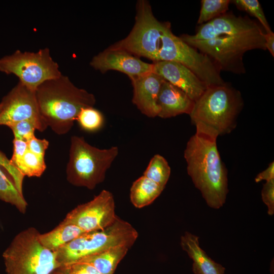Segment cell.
Returning <instances> with one entry per match:
<instances>
[{
	"mask_svg": "<svg viewBox=\"0 0 274 274\" xmlns=\"http://www.w3.org/2000/svg\"><path fill=\"white\" fill-rule=\"evenodd\" d=\"M51 274H62L61 273V269H60V267L59 268H58V269H57L56 270H55V271H54Z\"/></svg>",
	"mask_w": 274,
	"mask_h": 274,
	"instance_id": "836d02e7",
	"label": "cell"
},
{
	"mask_svg": "<svg viewBox=\"0 0 274 274\" xmlns=\"http://www.w3.org/2000/svg\"><path fill=\"white\" fill-rule=\"evenodd\" d=\"M0 72L15 75L20 83L35 91L44 82L62 75L47 47L37 52L17 50L1 57Z\"/></svg>",
	"mask_w": 274,
	"mask_h": 274,
	"instance_id": "9c48e42d",
	"label": "cell"
},
{
	"mask_svg": "<svg viewBox=\"0 0 274 274\" xmlns=\"http://www.w3.org/2000/svg\"><path fill=\"white\" fill-rule=\"evenodd\" d=\"M153 64L154 73L181 89L194 101L208 87L192 71L180 63L164 61Z\"/></svg>",
	"mask_w": 274,
	"mask_h": 274,
	"instance_id": "4fadbf2b",
	"label": "cell"
},
{
	"mask_svg": "<svg viewBox=\"0 0 274 274\" xmlns=\"http://www.w3.org/2000/svg\"><path fill=\"white\" fill-rule=\"evenodd\" d=\"M95 70L105 73L110 70L127 75L131 79L153 72V63H148L127 51L111 46L95 55L90 62Z\"/></svg>",
	"mask_w": 274,
	"mask_h": 274,
	"instance_id": "7c38bea8",
	"label": "cell"
},
{
	"mask_svg": "<svg viewBox=\"0 0 274 274\" xmlns=\"http://www.w3.org/2000/svg\"><path fill=\"white\" fill-rule=\"evenodd\" d=\"M118 153L117 146L99 149L88 144L83 137L72 136L66 168L67 181L74 186L93 190L105 180Z\"/></svg>",
	"mask_w": 274,
	"mask_h": 274,
	"instance_id": "52a82bcc",
	"label": "cell"
},
{
	"mask_svg": "<svg viewBox=\"0 0 274 274\" xmlns=\"http://www.w3.org/2000/svg\"><path fill=\"white\" fill-rule=\"evenodd\" d=\"M199 237L185 232L181 237L182 249L193 261L192 271L194 274H224L225 268L211 258L200 248Z\"/></svg>",
	"mask_w": 274,
	"mask_h": 274,
	"instance_id": "2e32d148",
	"label": "cell"
},
{
	"mask_svg": "<svg viewBox=\"0 0 274 274\" xmlns=\"http://www.w3.org/2000/svg\"><path fill=\"white\" fill-rule=\"evenodd\" d=\"M0 165L12 178L19 192L23 194V182L24 176L0 150Z\"/></svg>",
	"mask_w": 274,
	"mask_h": 274,
	"instance_id": "484cf974",
	"label": "cell"
},
{
	"mask_svg": "<svg viewBox=\"0 0 274 274\" xmlns=\"http://www.w3.org/2000/svg\"><path fill=\"white\" fill-rule=\"evenodd\" d=\"M274 179V162H271L268 166L263 171L259 173L255 179L256 183L262 180L266 182Z\"/></svg>",
	"mask_w": 274,
	"mask_h": 274,
	"instance_id": "1f68e13d",
	"label": "cell"
},
{
	"mask_svg": "<svg viewBox=\"0 0 274 274\" xmlns=\"http://www.w3.org/2000/svg\"><path fill=\"white\" fill-rule=\"evenodd\" d=\"M13 144V154L10 160L11 162L16 166L28 150V147L26 142L19 139L14 138Z\"/></svg>",
	"mask_w": 274,
	"mask_h": 274,
	"instance_id": "f546056e",
	"label": "cell"
},
{
	"mask_svg": "<svg viewBox=\"0 0 274 274\" xmlns=\"http://www.w3.org/2000/svg\"><path fill=\"white\" fill-rule=\"evenodd\" d=\"M230 3L229 0H202L197 24H204L226 13Z\"/></svg>",
	"mask_w": 274,
	"mask_h": 274,
	"instance_id": "cb8c5ba5",
	"label": "cell"
},
{
	"mask_svg": "<svg viewBox=\"0 0 274 274\" xmlns=\"http://www.w3.org/2000/svg\"><path fill=\"white\" fill-rule=\"evenodd\" d=\"M35 93L41 119L58 135L70 131L81 109L96 102L93 94L76 86L62 74L41 84Z\"/></svg>",
	"mask_w": 274,
	"mask_h": 274,
	"instance_id": "277c9868",
	"label": "cell"
},
{
	"mask_svg": "<svg viewBox=\"0 0 274 274\" xmlns=\"http://www.w3.org/2000/svg\"><path fill=\"white\" fill-rule=\"evenodd\" d=\"M196 132L187 143L184 156L187 171L208 206L219 209L228 192L227 170L217 145L218 134L197 125Z\"/></svg>",
	"mask_w": 274,
	"mask_h": 274,
	"instance_id": "3957f363",
	"label": "cell"
},
{
	"mask_svg": "<svg viewBox=\"0 0 274 274\" xmlns=\"http://www.w3.org/2000/svg\"><path fill=\"white\" fill-rule=\"evenodd\" d=\"M265 33L257 21L227 12L198 25L194 35L183 34L180 38L209 58L220 72L242 74L246 72L245 53L266 50Z\"/></svg>",
	"mask_w": 274,
	"mask_h": 274,
	"instance_id": "7a4b0ae2",
	"label": "cell"
},
{
	"mask_svg": "<svg viewBox=\"0 0 274 274\" xmlns=\"http://www.w3.org/2000/svg\"><path fill=\"white\" fill-rule=\"evenodd\" d=\"M138 236L130 224L118 218L106 228L85 232L58 249L55 251L57 259L61 266L73 264L113 247L130 248Z\"/></svg>",
	"mask_w": 274,
	"mask_h": 274,
	"instance_id": "ba28073f",
	"label": "cell"
},
{
	"mask_svg": "<svg viewBox=\"0 0 274 274\" xmlns=\"http://www.w3.org/2000/svg\"><path fill=\"white\" fill-rule=\"evenodd\" d=\"M76 121L80 127L88 132H96L104 126L105 119L101 112L93 108H83L79 112Z\"/></svg>",
	"mask_w": 274,
	"mask_h": 274,
	"instance_id": "603a6c76",
	"label": "cell"
},
{
	"mask_svg": "<svg viewBox=\"0 0 274 274\" xmlns=\"http://www.w3.org/2000/svg\"><path fill=\"white\" fill-rule=\"evenodd\" d=\"M85 232L77 226L62 221L52 230L40 233L39 238L45 247L55 252Z\"/></svg>",
	"mask_w": 274,
	"mask_h": 274,
	"instance_id": "ac0fdd59",
	"label": "cell"
},
{
	"mask_svg": "<svg viewBox=\"0 0 274 274\" xmlns=\"http://www.w3.org/2000/svg\"><path fill=\"white\" fill-rule=\"evenodd\" d=\"M118 218L115 214L113 195L109 191L103 190L91 200L70 211L63 221L88 232L103 230L114 223Z\"/></svg>",
	"mask_w": 274,
	"mask_h": 274,
	"instance_id": "30bf717a",
	"label": "cell"
},
{
	"mask_svg": "<svg viewBox=\"0 0 274 274\" xmlns=\"http://www.w3.org/2000/svg\"><path fill=\"white\" fill-rule=\"evenodd\" d=\"M129 249L125 246L113 247L84 258L76 263L89 264L102 274H114L119 263Z\"/></svg>",
	"mask_w": 274,
	"mask_h": 274,
	"instance_id": "e0dca14e",
	"label": "cell"
},
{
	"mask_svg": "<svg viewBox=\"0 0 274 274\" xmlns=\"http://www.w3.org/2000/svg\"><path fill=\"white\" fill-rule=\"evenodd\" d=\"M0 200L14 206L21 213L27 210V203L16 188L12 178L0 165Z\"/></svg>",
	"mask_w": 274,
	"mask_h": 274,
	"instance_id": "ffe728a7",
	"label": "cell"
},
{
	"mask_svg": "<svg viewBox=\"0 0 274 274\" xmlns=\"http://www.w3.org/2000/svg\"><path fill=\"white\" fill-rule=\"evenodd\" d=\"M1 103L0 125L10 127L19 121L29 120L41 132L47 128L40 117L35 91L19 82L3 97Z\"/></svg>",
	"mask_w": 274,
	"mask_h": 274,
	"instance_id": "8fae6325",
	"label": "cell"
},
{
	"mask_svg": "<svg viewBox=\"0 0 274 274\" xmlns=\"http://www.w3.org/2000/svg\"><path fill=\"white\" fill-rule=\"evenodd\" d=\"M170 175V167L161 155L156 154L151 159L143 176L164 188Z\"/></svg>",
	"mask_w": 274,
	"mask_h": 274,
	"instance_id": "44dd1931",
	"label": "cell"
},
{
	"mask_svg": "<svg viewBox=\"0 0 274 274\" xmlns=\"http://www.w3.org/2000/svg\"><path fill=\"white\" fill-rule=\"evenodd\" d=\"M262 199L267 206L268 214L272 215L274 214V179L266 182L263 185L261 191Z\"/></svg>",
	"mask_w": 274,
	"mask_h": 274,
	"instance_id": "f1b7e54d",
	"label": "cell"
},
{
	"mask_svg": "<svg viewBox=\"0 0 274 274\" xmlns=\"http://www.w3.org/2000/svg\"><path fill=\"white\" fill-rule=\"evenodd\" d=\"M111 46L154 62L180 63L192 71L207 87L225 83L220 71L209 58L175 35L170 23L157 19L146 0L137 2L135 23L128 36Z\"/></svg>",
	"mask_w": 274,
	"mask_h": 274,
	"instance_id": "6da1fadb",
	"label": "cell"
},
{
	"mask_svg": "<svg viewBox=\"0 0 274 274\" xmlns=\"http://www.w3.org/2000/svg\"><path fill=\"white\" fill-rule=\"evenodd\" d=\"M164 188L142 176L134 181L130 190V199L132 204L142 208L153 202Z\"/></svg>",
	"mask_w": 274,
	"mask_h": 274,
	"instance_id": "d6986e66",
	"label": "cell"
},
{
	"mask_svg": "<svg viewBox=\"0 0 274 274\" xmlns=\"http://www.w3.org/2000/svg\"><path fill=\"white\" fill-rule=\"evenodd\" d=\"M265 46L271 55L274 56V33L272 31L265 33Z\"/></svg>",
	"mask_w": 274,
	"mask_h": 274,
	"instance_id": "d6a6232c",
	"label": "cell"
},
{
	"mask_svg": "<svg viewBox=\"0 0 274 274\" xmlns=\"http://www.w3.org/2000/svg\"><path fill=\"white\" fill-rule=\"evenodd\" d=\"M40 234L31 227L14 237L2 255L6 274H51L61 266L56 252L41 243Z\"/></svg>",
	"mask_w": 274,
	"mask_h": 274,
	"instance_id": "8992f818",
	"label": "cell"
},
{
	"mask_svg": "<svg viewBox=\"0 0 274 274\" xmlns=\"http://www.w3.org/2000/svg\"><path fill=\"white\" fill-rule=\"evenodd\" d=\"M158 117L168 118L191 113L194 101L181 89L164 80L158 96Z\"/></svg>",
	"mask_w": 274,
	"mask_h": 274,
	"instance_id": "9a60e30c",
	"label": "cell"
},
{
	"mask_svg": "<svg viewBox=\"0 0 274 274\" xmlns=\"http://www.w3.org/2000/svg\"><path fill=\"white\" fill-rule=\"evenodd\" d=\"M28 150L32 153L44 157L46 150L49 146V143L46 139H39L35 135L27 142Z\"/></svg>",
	"mask_w": 274,
	"mask_h": 274,
	"instance_id": "4dcf8cb0",
	"label": "cell"
},
{
	"mask_svg": "<svg viewBox=\"0 0 274 274\" xmlns=\"http://www.w3.org/2000/svg\"><path fill=\"white\" fill-rule=\"evenodd\" d=\"M62 274H102L93 266L83 263H75L60 267Z\"/></svg>",
	"mask_w": 274,
	"mask_h": 274,
	"instance_id": "83f0119b",
	"label": "cell"
},
{
	"mask_svg": "<svg viewBox=\"0 0 274 274\" xmlns=\"http://www.w3.org/2000/svg\"><path fill=\"white\" fill-rule=\"evenodd\" d=\"M164 80L153 72L131 79L133 87L132 103L148 117L154 118L158 115V96Z\"/></svg>",
	"mask_w": 274,
	"mask_h": 274,
	"instance_id": "5bb4252c",
	"label": "cell"
},
{
	"mask_svg": "<svg viewBox=\"0 0 274 274\" xmlns=\"http://www.w3.org/2000/svg\"><path fill=\"white\" fill-rule=\"evenodd\" d=\"M16 167L24 176L40 177L45 170L46 165L44 157L28 150Z\"/></svg>",
	"mask_w": 274,
	"mask_h": 274,
	"instance_id": "7402d4cb",
	"label": "cell"
},
{
	"mask_svg": "<svg viewBox=\"0 0 274 274\" xmlns=\"http://www.w3.org/2000/svg\"><path fill=\"white\" fill-rule=\"evenodd\" d=\"M2 104L0 102V113H1V112H2Z\"/></svg>",
	"mask_w": 274,
	"mask_h": 274,
	"instance_id": "e575fe53",
	"label": "cell"
},
{
	"mask_svg": "<svg viewBox=\"0 0 274 274\" xmlns=\"http://www.w3.org/2000/svg\"><path fill=\"white\" fill-rule=\"evenodd\" d=\"M244 107L239 91L225 83L208 87L194 101L189 115L195 126L200 125L218 135L230 133L236 126L237 118Z\"/></svg>",
	"mask_w": 274,
	"mask_h": 274,
	"instance_id": "5b68a950",
	"label": "cell"
},
{
	"mask_svg": "<svg viewBox=\"0 0 274 274\" xmlns=\"http://www.w3.org/2000/svg\"><path fill=\"white\" fill-rule=\"evenodd\" d=\"M232 2L240 10L244 11L257 19L265 32L272 31L260 3L257 0H234Z\"/></svg>",
	"mask_w": 274,
	"mask_h": 274,
	"instance_id": "d4e9b609",
	"label": "cell"
},
{
	"mask_svg": "<svg viewBox=\"0 0 274 274\" xmlns=\"http://www.w3.org/2000/svg\"><path fill=\"white\" fill-rule=\"evenodd\" d=\"M9 128L13 132L14 138L22 140L26 142L35 136V131L37 129L35 124L29 120L19 121Z\"/></svg>",
	"mask_w": 274,
	"mask_h": 274,
	"instance_id": "4316f807",
	"label": "cell"
}]
</instances>
